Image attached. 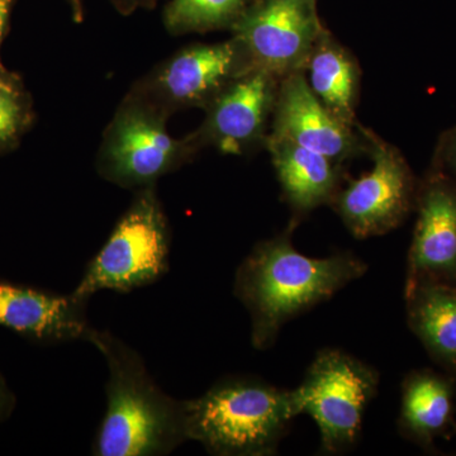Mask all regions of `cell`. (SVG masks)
<instances>
[{
  "mask_svg": "<svg viewBox=\"0 0 456 456\" xmlns=\"http://www.w3.org/2000/svg\"><path fill=\"white\" fill-rule=\"evenodd\" d=\"M86 341L103 356L108 369L106 412L93 455L164 456L189 441L184 399L163 391L134 347L93 327Z\"/></svg>",
  "mask_w": 456,
  "mask_h": 456,
  "instance_id": "cell-2",
  "label": "cell"
},
{
  "mask_svg": "<svg viewBox=\"0 0 456 456\" xmlns=\"http://www.w3.org/2000/svg\"><path fill=\"white\" fill-rule=\"evenodd\" d=\"M430 167L440 171L456 184V126L440 134Z\"/></svg>",
  "mask_w": 456,
  "mask_h": 456,
  "instance_id": "cell-20",
  "label": "cell"
},
{
  "mask_svg": "<svg viewBox=\"0 0 456 456\" xmlns=\"http://www.w3.org/2000/svg\"><path fill=\"white\" fill-rule=\"evenodd\" d=\"M88 302L0 281V326L37 344L86 341Z\"/></svg>",
  "mask_w": 456,
  "mask_h": 456,
  "instance_id": "cell-13",
  "label": "cell"
},
{
  "mask_svg": "<svg viewBox=\"0 0 456 456\" xmlns=\"http://www.w3.org/2000/svg\"><path fill=\"white\" fill-rule=\"evenodd\" d=\"M250 59L237 38L198 44L167 57L134 84L128 94L167 116L206 108L224 86L251 70Z\"/></svg>",
  "mask_w": 456,
  "mask_h": 456,
  "instance_id": "cell-7",
  "label": "cell"
},
{
  "mask_svg": "<svg viewBox=\"0 0 456 456\" xmlns=\"http://www.w3.org/2000/svg\"><path fill=\"white\" fill-rule=\"evenodd\" d=\"M455 379H456V377H455Z\"/></svg>",
  "mask_w": 456,
  "mask_h": 456,
  "instance_id": "cell-25",
  "label": "cell"
},
{
  "mask_svg": "<svg viewBox=\"0 0 456 456\" xmlns=\"http://www.w3.org/2000/svg\"><path fill=\"white\" fill-rule=\"evenodd\" d=\"M415 211L404 285L421 279L456 283L455 183L428 167L419 182Z\"/></svg>",
  "mask_w": 456,
  "mask_h": 456,
  "instance_id": "cell-12",
  "label": "cell"
},
{
  "mask_svg": "<svg viewBox=\"0 0 456 456\" xmlns=\"http://www.w3.org/2000/svg\"><path fill=\"white\" fill-rule=\"evenodd\" d=\"M167 118L145 102L126 95L99 147V176L136 191L191 163L200 147L191 134L183 139L171 136Z\"/></svg>",
  "mask_w": 456,
  "mask_h": 456,
  "instance_id": "cell-5",
  "label": "cell"
},
{
  "mask_svg": "<svg viewBox=\"0 0 456 456\" xmlns=\"http://www.w3.org/2000/svg\"><path fill=\"white\" fill-rule=\"evenodd\" d=\"M13 2L14 0H0V46H2L3 38H4ZM5 71L7 70H5L4 66L0 61V73H5Z\"/></svg>",
  "mask_w": 456,
  "mask_h": 456,
  "instance_id": "cell-23",
  "label": "cell"
},
{
  "mask_svg": "<svg viewBox=\"0 0 456 456\" xmlns=\"http://www.w3.org/2000/svg\"><path fill=\"white\" fill-rule=\"evenodd\" d=\"M294 228L255 245L236 270L233 294L248 312L251 344L268 350L285 323L329 301L368 272L350 251L310 257L294 248Z\"/></svg>",
  "mask_w": 456,
  "mask_h": 456,
  "instance_id": "cell-1",
  "label": "cell"
},
{
  "mask_svg": "<svg viewBox=\"0 0 456 456\" xmlns=\"http://www.w3.org/2000/svg\"><path fill=\"white\" fill-rule=\"evenodd\" d=\"M303 74L323 106L347 125L360 126L356 108L362 70L354 53L336 40L329 29L318 38Z\"/></svg>",
  "mask_w": 456,
  "mask_h": 456,
  "instance_id": "cell-17",
  "label": "cell"
},
{
  "mask_svg": "<svg viewBox=\"0 0 456 456\" xmlns=\"http://www.w3.org/2000/svg\"><path fill=\"white\" fill-rule=\"evenodd\" d=\"M326 29L317 0H253L231 31L254 69L283 79L305 70Z\"/></svg>",
  "mask_w": 456,
  "mask_h": 456,
  "instance_id": "cell-9",
  "label": "cell"
},
{
  "mask_svg": "<svg viewBox=\"0 0 456 456\" xmlns=\"http://www.w3.org/2000/svg\"><path fill=\"white\" fill-rule=\"evenodd\" d=\"M110 3L119 13L128 16V14L134 13L137 9L154 8L158 0H110Z\"/></svg>",
  "mask_w": 456,
  "mask_h": 456,
  "instance_id": "cell-22",
  "label": "cell"
},
{
  "mask_svg": "<svg viewBox=\"0 0 456 456\" xmlns=\"http://www.w3.org/2000/svg\"><path fill=\"white\" fill-rule=\"evenodd\" d=\"M265 149L272 156L281 196L292 211L289 226L296 230L299 222L321 206H331L345 184V167L301 145L269 136Z\"/></svg>",
  "mask_w": 456,
  "mask_h": 456,
  "instance_id": "cell-14",
  "label": "cell"
},
{
  "mask_svg": "<svg viewBox=\"0 0 456 456\" xmlns=\"http://www.w3.org/2000/svg\"><path fill=\"white\" fill-rule=\"evenodd\" d=\"M269 136L292 141L344 165L370 154V131L347 125L323 106L303 71L281 80Z\"/></svg>",
  "mask_w": 456,
  "mask_h": 456,
  "instance_id": "cell-11",
  "label": "cell"
},
{
  "mask_svg": "<svg viewBox=\"0 0 456 456\" xmlns=\"http://www.w3.org/2000/svg\"><path fill=\"white\" fill-rule=\"evenodd\" d=\"M407 323L431 359L456 377V283L421 279L404 285Z\"/></svg>",
  "mask_w": 456,
  "mask_h": 456,
  "instance_id": "cell-16",
  "label": "cell"
},
{
  "mask_svg": "<svg viewBox=\"0 0 456 456\" xmlns=\"http://www.w3.org/2000/svg\"><path fill=\"white\" fill-rule=\"evenodd\" d=\"M32 104L17 77L0 73V154L16 146L31 125Z\"/></svg>",
  "mask_w": 456,
  "mask_h": 456,
  "instance_id": "cell-19",
  "label": "cell"
},
{
  "mask_svg": "<svg viewBox=\"0 0 456 456\" xmlns=\"http://www.w3.org/2000/svg\"><path fill=\"white\" fill-rule=\"evenodd\" d=\"M184 403L189 441L216 456L275 455L299 416L293 389L251 375H230Z\"/></svg>",
  "mask_w": 456,
  "mask_h": 456,
  "instance_id": "cell-3",
  "label": "cell"
},
{
  "mask_svg": "<svg viewBox=\"0 0 456 456\" xmlns=\"http://www.w3.org/2000/svg\"><path fill=\"white\" fill-rule=\"evenodd\" d=\"M253 0H171L164 26L173 36L231 29Z\"/></svg>",
  "mask_w": 456,
  "mask_h": 456,
  "instance_id": "cell-18",
  "label": "cell"
},
{
  "mask_svg": "<svg viewBox=\"0 0 456 456\" xmlns=\"http://www.w3.org/2000/svg\"><path fill=\"white\" fill-rule=\"evenodd\" d=\"M69 5L71 9V16H73L75 22L80 23L84 20V7L83 0H68Z\"/></svg>",
  "mask_w": 456,
  "mask_h": 456,
  "instance_id": "cell-24",
  "label": "cell"
},
{
  "mask_svg": "<svg viewBox=\"0 0 456 456\" xmlns=\"http://www.w3.org/2000/svg\"><path fill=\"white\" fill-rule=\"evenodd\" d=\"M170 248L169 221L156 185L139 189L71 296L89 302L101 290L130 293L154 284L169 272Z\"/></svg>",
  "mask_w": 456,
  "mask_h": 456,
  "instance_id": "cell-4",
  "label": "cell"
},
{
  "mask_svg": "<svg viewBox=\"0 0 456 456\" xmlns=\"http://www.w3.org/2000/svg\"><path fill=\"white\" fill-rule=\"evenodd\" d=\"M370 140L373 167L358 179H347L330 206L359 240L401 226L415 211L419 182L397 147L371 131Z\"/></svg>",
  "mask_w": 456,
  "mask_h": 456,
  "instance_id": "cell-8",
  "label": "cell"
},
{
  "mask_svg": "<svg viewBox=\"0 0 456 456\" xmlns=\"http://www.w3.org/2000/svg\"><path fill=\"white\" fill-rule=\"evenodd\" d=\"M456 379L443 371L419 369L402 383L399 434L425 452H434L435 441L456 432Z\"/></svg>",
  "mask_w": 456,
  "mask_h": 456,
  "instance_id": "cell-15",
  "label": "cell"
},
{
  "mask_svg": "<svg viewBox=\"0 0 456 456\" xmlns=\"http://www.w3.org/2000/svg\"><path fill=\"white\" fill-rule=\"evenodd\" d=\"M17 399L9 388L3 375L0 374V422L5 421L16 408Z\"/></svg>",
  "mask_w": 456,
  "mask_h": 456,
  "instance_id": "cell-21",
  "label": "cell"
},
{
  "mask_svg": "<svg viewBox=\"0 0 456 456\" xmlns=\"http://www.w3.org/2000/svg\"><path fill=\"white\" fill-rule=\"evenodd\" d=\"M379 374L340 349H322L293 389L299 415L307 413L320 430V452L340 454L353 449L362 415L377 395Z\"/></svg>",
  "mask_w": 456,
  "mask_h": 456,
  "instance_id": "cell-6",
  "label": "cell"
},
{
  "mask_svg": "<svg viewBox=\"0 0 456 456\" xmlns=\"http://www.w3.org/2000/svg\"><path fill=\"white\" fill-rule=\"evenodd\" d=\"M281 77L251 69L240 75L204 108L206 117L191 132L200 150L246 155L265 147Z\"/></svg>",
  "mask_w": 456,
  "mask_h": 456,
  "instance_id": "cell-10",
  "label": "cell"
}]
</instances>
